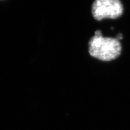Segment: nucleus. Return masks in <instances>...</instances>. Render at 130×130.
I'll return each instance as SVG.
<instances>
[{
	"label": "nucleus",
	"mask_w": 130,
	"mask_h": 130,
	"mask_svg": "<svg viewBox=\"0 0 130 130\" xmlns=\"http://www.w3.org/2000/svg\"><path fill=\"white\" fill-rule=\"evenodd\" d=\"M116 38L117 39H118V40L120 41V40H121L122 39H123V35H122L121 34H118L117 36H116Z\"/></svg>",
	"instance_id": "3"
},
{
	"label": "nucleus",
	"mask_w": 130,
	"mask_h": 130,
	"mask_svg": "<svg viewBox=\"0 0 130 130\" xmlns=\"http://www.w3.org/2000/svg\"><path fill=\"white\" fill-rule=\"evenodd\" d=\"M88 53L93 58L103 61H110L120 55L122 47L120 41L116 38L104 37L98 30L89 40Z\"/></svg>",
	"instance_id": "1"
},
{
	"label": "nucleus",
	"mask_w": 130,
	"mask_h": 130,
	"mask_svg": "<svg viewBox=\"0 0 130 130\" xmlns=\"http://www.w3.org/2000/svg\"><path fill=\"white\" fill-rule=\"evenodd\" d=\"M91 12L97 21L116 19L123 15L124 7L120 0H95L92 5Z\"/></svg>",
	"instance_id": "2"
}]
</instances>
